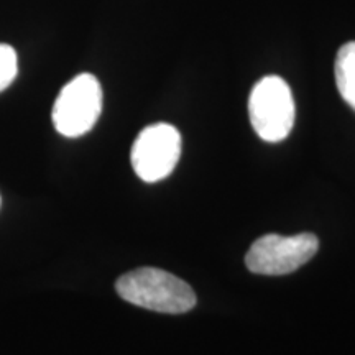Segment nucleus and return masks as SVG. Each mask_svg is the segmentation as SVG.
Wrapping results in <instances>:
<instances>
[{"instance_id":"nucleus-7","label":"nucleus","mask_w":355,"mask_h":355,"mask_svg":"<svg viewBox=\"0 0 355 355\" xmlns=\"http://www.w3.org/2000/svg\"><path fill=\"white\" fill-rule=\"evenodd\" d=\"M19 73V60L17 51L7 43H0V92L6 91L15 81Z\"/></svg>"},{"instance_id":"nucleus-8","label":"nucleus","mask_w":355,"mask_h":355,"mask_svg":"<svg viewBox=\"0 0 355 355\" xmlns=\"http://www.w3.org/2000/svg\"><path fill=\"white\" fill-rule=\"evenodd\" d=\"M0 204H2V199H0Z\"/></svg>"},{"instance_id":"nucleus-5","label":"nucleus","mask_w":355,"mask_h":355,"mask_svg":"<svg viewBox=\"0 0 355 355\" xmlns=\"http://www.w3.org/2000/svg\"><path fill=\"white\" fill-rule=\"evenodd\" d=\"M181 157V133L170 123H153L139 133L132 146V168L145 183L165 180Z\"/></svg>"},{"instance_id":"nucleus-4","label":"nucleus","mask_w":355,"mask_h":355,"mask_svg":"<svg viewBox=\"0 0 355 355\" xmlns=\"http://www.w3.org/2000/svg\"><path fill=\"white\" fill-rule=\"evenodd\" d=\"M319 248V241L314 234H298L285 237L278 234H266L257 239L248 248L245 265L252 273L288 275L313 259Z\"/></svg>"},{"instance_id":"nucleus-3","label":"nucleus","mask_w":355,"mask_h":355,"mask_svg":"<svg viewBox=\"0 0 355 355\" xmlns=\"http://www.w3.org/2000/svg\"><path fill=\"white\" fill-rule=\"evenodd\" d=\"M102 112V87L96 76L83 73L58 94L51 119L55 128L68 139H78L96 125Z\"/></svg>"},{"instance_id":"nucleus-2","label":"nucleus","mask_w":355,"mask_h":355,"mask_svg":"<svg viewBox=\"0 0 355 355\" xmlns=\"http://www.w3.org/2000/svg\"><path fill=\"white\" fill-rule=\"evenodd\" d=\"M248 115L257 135L270 144L285 140L295 127L296 107L293 92L285 79H260L248 97Z\"/></svg>"},{"instance_id":"nucleus-6","label":"nucleus","mask_w":355,"mask_h":355,"mask_svg":"<svg viewBox=\"0 0 355 355\" xmlns=\"http://www.w3.org/2000/svg\"><path fill=\"white\" fill-rule=\"evenodd\" d=\"M334 73L340 96L355 110V42L343 44L337 51Z\"/></svg>"},{"instance_id":"nucleus-1","label":"nucleus","mask_w":355,"mask_h":355,"mask_svg":"<svg viewBox=\"0 0 355 355\" xmlns=\"http://www.w3.org/2000/svg\"><path fill=\"white\" fill-rule=\"evenodd\" d=\"M115 290L127 303L166 314L188 313L198 301L196 293L188 283L152 266L122 275L115 283Z\"/></svg>"}]
</instances>
